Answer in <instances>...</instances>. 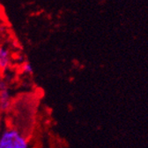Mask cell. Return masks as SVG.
Segmentation results:
<instances>
[{"label":"cell","mask_w":148,"mask_h":148,"mask_svg":"<svg viewBox=\"0 0 148 148\" xmlns=\"http://www.w3.org/2000/svg\"><path fill=\"white\" fill-rule=\"evenodd\" d=\"M11 104L12 100L8 90V84L5 80L0 79V111L6 112L11 107Z\"/></svg>","instance_id":"cell-2"},{"label":"cell","mask_w":148,"mask_h":148,"mask_svg":"<svg viewBox=\"0 0 148 148\" xmlns=\"http://www.w3.org/2000/svg\"><path fill=\"white\" fill-rule=\"evenodd\" d=\"M11 63L10 51L7 47L1 45L0 46V71H5Z\"/></svg>","instance_id":"cell-3"},{"label":"cell","mask_w":148,"mask_h":148,"mask_svg":"<svg viewBox=\"0 0 148 148\" xmlns=\"http://www.w3.org/2000/svg\"><path fill=\"white\" fill-rule=\"evenodd\" d=\"M22 73L25 75H32L34 73V67L30 62H25L22 66Z\"/></svg>","instance_id":"cell-4"},{"label":"cell","mask_w":148,"mask_h":148,"mask_svg":"<svg viewBox=\"0 0 148 148\" xmlns=\"http://www.w3.org/2000/svg\"><path fill=\"white\" fill-rule=\"evenodd\" d=\"M28 141L16 129H7L0 135V148H28Z\"/></svg>","instance_id":"cell-1"}]
</instances>
